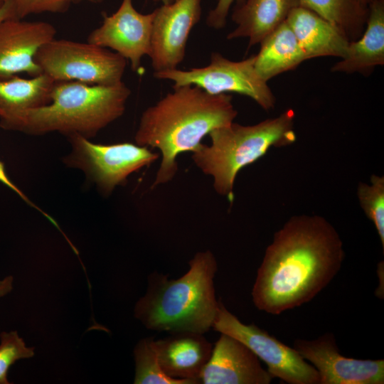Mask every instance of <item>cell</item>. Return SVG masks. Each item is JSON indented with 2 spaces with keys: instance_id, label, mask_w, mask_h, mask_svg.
Returning a JSON list of instances; mask_svg holds the SVG:
<instances>
[{
  "instance_id": "6da1fadb",
  "label": "cell",
  "mask_w": 384,
  "mask_h": 384,
  "mask_svg": "<svg viewBox=\"0 0 384 384\" xmlns=\"http://www.w3.org/2000/svg\"><path fill=\"white\" fill-rule=\"evenodd\" d=\"M344 257L343 241L325 218L292 216L265 250L251 293L255 306L279 315L309 302L336 277Z\"/></svg>"
},
{
  "instance_id": "7a4b0ae2",
  "label": "cell",
  "mask_w": 384,
  "mask_h": 384,
  "mask_svg": "<svg viewBox=\"0 0 384 384\" xmlns=\"http://www.w3.org/2000/svg\"><path fill=\"white\" fill-rule=\"evenodd\" d=\"M228 93L210 94L195 85L174 87L142 114L135 143L157 149L161 162L152 188L174 179L177 157L193 152L213 129L234 122L238 111Z\"/></svg>"
},
{
  "instance_id": "3957f363",
  "label": "cell",
  "mask_w": 384,
  "mask_h": 384,
  "mask_svg": "<svg viewBox=\"0 0 384 384\" xmlns=\"http://www.w3.org/2000/svg\"><path fill=\"white\" fill-rule=\"evenodd\" d=\"M188 265V270L177 279L156 272L148 277L146 292L134 311L147 329L203 334L212 328L219 306L214 287L215 257L210 250L201 251Z\"/></svg>"
},
{
  "instance_id": "277c9868",
  "label": "cell",
  "mask_w": 384,
  "mask_h": 384,
  "mask_svg": "<svg viewBox=\"0 0 384 384\" xmlns=\"http://www.w3.org/2000/svg\"><path fill=\"white\" fill-rule=\"evenodd\" d=\"M130 95L123 81L114 85L56 81L48 105L23 112L6 130L35 136L58 132L90 139L124 114Z\"/></svg>"
},
{
  "instance_id": "5b68a950",
  "label": "cell",
  "mask_w": 384,
  "mask_h": 384,
  "mask_svg": "<svg viewBox=\"0 0 384 384\" xmlns=\"http://www.w3.org/2000/svg\"><path fill=\"white\" fill-rule=\"evenodd\" d=\"M294 121V113L288 110L253 125L233 122L211 131L210 144L202 143L192 152L191 159L203 174L212 177L215 191L233 203L238 174L270 148L294 143L297 139Z\"/></svg>"
},
{
  "instance_id": "8992f818",
  "label": "cell",
  "mask_w": 384,
  "mask_h": 384,
  "mask_svg": "<svg viewBox=\"0 0 384 384\" xmlns=\"http://www.w3.org/2000/svg\"><path fill=\"white\" fill-rule=\"evenodd\" d=\"M35 61L56 81L114 85L122 81L127 60L118 53L89 43L54 38L37 52Z\"/></svg>"
},
{
  "instance_id": "52a82bcc",
  "label": "cell",
  "mask_w": 384,
  "mask_h": 384,
  "mask_svg": "<svg viewBox=\"0 0 384 384\" xmlns=\"http://www.w3.org/2000/svg\"><path fill=\"white\" fill-rule=\"evenodd\" d=\"M70 152L64 164L81 170L104 196L123 186L128 177L154 163L160 154L151 149L130 142L96 144L80 135L68 137Z\"/></svg>"
},
{
  "instance_id": "ba28073f",
  "label": "cell",
  "mask_w": 384,
  "mask_h": 384,
  "mask_svg": "<svg viewBox=\"0 0 384 384\" xmlns=\"http://www.w3.org/2000/svg\"><path fill=\"white\" fill-rule=\"evenodd\" d=\"M154 77L171 80L174 87L195 85L212 95L235 92L245 95L266 111L273 109L276 102L267 82L255 70V55L233 61L220 53H213L206 66L154 72Z\"/></svg>"
},
{
  "instance_id": "9c48e42d",
  "label": "cell",
  "mask_w": 384,
  "mask_h": 384,
  "mask_svg": "<svg viewBox=\"0 0 384 384\" xmlns=\"http://www.w3.org/2000/svg\"><path fill=\"white\" fill-rule=\"evenodd\" d=\"M212 329L245 344L267 367L273 378L289 384H319L316 369L299 353L257 326L245 324L229 311L220 299Z\"/></svg>"
},
{
  "instance_id": "30bf717a",
  "label": "cell",
  "mask_w": 384,
  "mask_h": 384,
  "mask_svg": "<svg viewBox=\"0 0 384 384\" xmlns=\"http://www.w3.org/2000/svg\"><path fill=\"white\" fill-rule=\"evenodd\" d=\"M319 375V384H383L384 360L356 359L340 352L335 336L297 339L293 346Z\"/></svg>"
},
{
  "instance_id": "8fae6325",
  "label": "cell",
  "mask_w": 384,
  "mask_h": 384,
  "mask_svg": "<svg viewBox=\"0 0 384 384\" xmlns=\"http://www.w3.org/2000/svg\"><path fill=\"white\" fill-rule=\"evenodd\" d=\"M149 56L154 72L176 69L201 16V0H176L154 11Z\"/></svg>"
},
{
  "instance_id": "7c38bea8",
  "label": "cell",
  "mask_w": 384,
  "mask_h": 384,
  "mask_svg": "<svg viewBox=\"0 0 384 384\" xmlns=\"http://www.w3.org/2000/svg\"><path fill=\"white\" fill-rule=\"evenodd\" d=\"M154 16V11H137L132 0H122L114 13L102 14L101 25L89 33L87 41L118 53L130 62L133 72L141 74L142 58L150 52Z\"/></svg>"
},
{
  "instance_id": "4fadbf2b",
  "label": "cell",
  "mask_w": 384,
  "mask_h": 384,
  "mask_svg": "<svg viewBox=\"0 0 384 384\" xmlns=\"http://www.w3.org/2000/svg\"><path fill=\"white\" fill-rule=\"evenodd\" d=\"M57 30L41 21L15 17L0 22V80L20 73L35 77L42 73L35 61L38 50L55 38Z\"/></svg>"
},
{
  "instance_id": "5bb4252c",
  "label": "cell",
  "mask_w": 384,
  "mask_h": 384,
  "mask_svg": "<svg viewBox=\"0 0 384 384\" xmlns=\"http://www.w3.org/2000/svg\"><path fill=\"white\" fill-rule=\"evenodd\" d=\"M272 380L257 356L225 334H220L199 378L203 384H270Z\"/></svg>"
},
{
  "instance_id": "9a60e30c",
  "label": "cell",
  "mask_w": 384,
  "mask_h": 384,
  "mask_svg": "<svg viewBox=\"0 0 384 384\" xmlns=\"http://www.w3.org/2000/svg\"><path fill=\"white\" fill-rule=\"evenodd\" d=\"M169 334L154 341L163 371L172 378L200 383V375L210 357L212 344L203 334L181 331Z\"/></svg>"
},
{
  "instance_id": "2e32d148",
  "label": "cell",
  "mask_w": 384,
  "mask_h": 384,
  "mask_svg": "<svg viewBox=\"0 0 384 384\" xmlns=\"http://www.w3.org/2000/svg\"><path fill=\"white\" fill-rule=\"evenodd\" d=\"M286 21L308 60L344 57L350 41L338 27L316 13L299 6L291 11Z\"/></svg>"
},
{
  "instance_id": "e0dca14e",
  "label": "cell",
  "mask_w": 384,
  "mask_h": 384,
  "mask_svg": "<svg viewBox=\"0 0 384 384\" xmlns=\"http://www.w3.org/2000/svg\"><path fill=\"white\" fill-rule=\"evenodd\" d=\"M299 6L300 0H245L234 7L231 18L237 26L227 38H247L248 48L258 44Z\"/></svg>"
},
{
  "instance_id": "ac0fdd59",
  "label": "cell",
  "mask_w": 384,
  "mask_h": 384,
  "mask_svg": "<svg viewBox=\"0 0 384 384\" xmlns=\"http://www.w3.org/2000/svg\"><path fill=\"white\" fill-rule=\"evenodd\" d=\"M368 16L362 36L348 43L346 54L331 68L332 72L369 75L384 65V1L368 6Z\"/></svg>"
},
{
  "instance_id": "d6986e66",
  "label": "cell",
  "mask_w": 384,
  "mask_h": 384,
  "mask_svg": "<svg viewBox=\"0 0 384 384\" xmlns=\"http://www.w3.org/2000/svg\"><path fill=\"white\" fill-rule=\"evenodd\" d=\"M55 80L41 73L23 78L18 75L0 80V127L4 130L21 114L48 105Z\"/></svg>"
},
{
  "instance_id": "ffe728a7",
  "label": "cell",
  "mask_w": 384,
  "mask_h": 384,
  "mask_svg": "<svg viewBox=\"0 0 384 384\" xmlns=\"http://www.w3.org/2000/svg\"><path fill=\"white\" fill-rule=\"evenodd\" d=\"M255 55V68L265 81L296 68L308 60L293 31L285 21L260 43Z\"/></svg>"
},
{
  "instance_id": "44dd1931",
  "label": "cell",
  "mask_w": 384,
  "mask_h": 384,
  "mask_svg": "<svg viewBox=\"0 0 384 384\" xmlns=\"http://www.w3.org/2000/svg\"><path fill=\"white\" fill-rule=\"evenodd\" d=\"M300 6L335 25L350 42L362 36L368 16V7L360 0H300Z\"/></svg>"
},
{
  "instance_id": "7402d4cb",
  "label": "cell",
  "mask_w": 384,
  "mask_h": 384,
  "mask_svg": "<svg viewBox=\"0 0 384 384\" xmlns=\"http://www.w3.org/2000/svg\"><path fill=\"white\" fill-rule=\"evenodd\" d=\"M153 337L141 339L134 347V384H192L191 381L168 376L162 370Z\"/></svg>"
},
{
  "instance_id": "603a6c76",
  "label": "cell",
  "mask_w": 384,
  "mask_h": 384,
  "mask_svg": "<svg viewBox=\"0 0 384 384\" xmlns=\"http://www.w3.org/2000/svg\"><path fill=\"white\" fill-rule=\"evenodd\" d=\"M357 197L361 208L374 225L384 250V176L373 174L370 183L359 182Z\"/></svg>"
},
{
  "instance_id": "cb8c5ba5",
  "label": "cell",
  "mask_w": 384,
  "mask_h": 384,
  "mask_svg": "<svg viewBox=\"0 0 384 384\" xmlns=\"http://www.w3.org/2000/svg\"><path fill=\"white\" fill-rule=\"evenodd\" d=\"M0 384H8V371L18 360L34 356V348L26 346L17 331L1 332L0 334Z\"/></svg>"
},
{
  "instance_id": "d4e9b609",
  "label": "cell",
  "mask_w": 384,
  "mask_h": 384,
  "mask_svg": "<svg viewBox=\"0 0 384 384\" xmlns=\"http://www.w3.org/2000/svg\"><path fill=\"white\" fill-rule=\"evenodd\" d=\"M103 0H12L15 16L23 19L26 17L43 13L62 14L66 12L71 5L80 2L99 4Z\"/></svg>"
},
{
  "instance_id": "484cf974",
  "label": "cell",
  "mask_w": 384,
  "mask_h": 384,
  "mask_svg": "<svg viewBox=\"0 0 384 384\" xmlns=\"http://www.w3.org/2000/svg\"><path fill=\"white\" fill-rule=\"evenodd\" d=\"M245 0H218L216 6L211 9L206 18L208 26L220 29L225 27L230 9L233 3L242 4Z\"/></svg>"
},
{
  "instance_id": "4316f807",
  "label": "cell",
  "mask_w": 384,
  "mask_h": 384,
  "mask_svg": "<svg viewBox=\"0 0 384 384\" xmlns=\"http://www.w3.org/2000/svg\"><path fill=\"white\" fill-rule=\"evenodd\" d=\"M0 182L5 185L7 188L12 190L15 193H16L26 203L30 206L34 208L36 210L39 211L44 217H46L48 220L55 225L56 222L53 220L49 215L45 213L43 210L38 208L36 204H34L26 196V194L12 181L9 178L5 168L4 163L0 160Z\"/></svg>"
},
{
  "instance_id": "83f0119b",
  "label": "cell",
  "mask_w": 384,
  "mask_h": 384,
  "mask_svg": "<svg viewBox=\"0 0 384 384\" xmlns=\"http://www.w3.org/2000/svg\"><path fill=\"white\" fill-rule=\"evenodd\" d=\"M12 17L16 18L13 1L12 0H6L0 9V22Z\"/></svg>"
},
{
  "instance_id": "f1b7e54d",
  "label": "cell",
  "mask_w": 384,
  "mask_h": 384,
  "mask_svg": "<svg viewBox=\"0 0 384 384\" xmlns=\"http://www.w3.org/2000/svg\"><path fill=\"white\" fill-rule=\"evenodd\" d=\"M14 278L12 276H7L0 279V298L9 294L13 289Z\"/></svg>"
},
{
  "instance_id": "f546056e",
  "label": "cell",
  "mask_w": 384,
  "mask_h": 384,
  "mask_svg": "<svg viewBox=\"0 0 384 384\" xmlns=\"http://www.w3.org/2000/svg\"><path fill=\"white\" fill-rule=\"evenodd\" d=\"M150 1H153L154 3L161 2V3H163V4H168L173 3L176 0H150Z\"/></svg>"
},
{
  "instance_id": "4dcf8cb0",
  "label": "cell",
  "mask_w": 384,
  "mask_h": 384,
  "mask_svg": "<svg viewBox=\"0 0 384 384\" xmlns=\"http://www.w3.org/2000/svg\"><path fill=\"white\" fill-rule=\"evenodd\" d=\"M360 1H361V3H362L364 6L368 7L369 5H370V4H372V3H373L374 1H375V0H360Z\"/></svg>"
},
{
  "instance_id": "1f68e13d",
  "label": "cell",
  "mask_w": 384,
  "mask_h": 384,
  "mask_svg": "<svg viewBox=\"0 0 384 384\" xmlns=\"http://www.w3.org/2000/svg\"><path fill=\"white\" fill-rule=\"evenodd\" d=\"M6 0H0V9L1 8V6H3V4H4Z\"/></svg>"
}]
</instances>
